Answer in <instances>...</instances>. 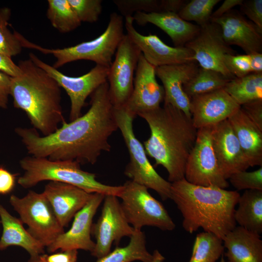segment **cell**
<instances>
[{
    "label": "cell",
    "instance_id": "cell-29",
    "mask_svg": "<svg viewBox=\"0 0 262 262\" xmlns=\"http://www.w3.org/2000/svg\"><path fill=\"white\" fill-rule=\"evenodd\" d=\"M223 89L240 106L262 99V73H251L235 78L229 81Z\"/></svg>",
    "mask_w": 262,
    "mask_h": 262
},
{
    "label": "cell",
    "instance_id": "cell-43",
    "mask_svg": "<svg viewBox=\"0 0 262 262\" xmlns=\"http://www.w3.org/2000/svg\"><path fill=\"white\" fill-rule=\"evenodd\" d=\"M12 77L0 71V108L6 109Z\"/></svg>",
    "mask_w": 262,
    "mask_h": 262
},
{
    "label": "cell",
    "instance_id": "cell-11",
    "mask_svg": "<svg viewBox=\"0 0 262 262\" xmlns=\"http://www.w3.org/2000/svg\"><path fill=\"white\" fill-rule=\"evenodd\" d=\"M29 58L53 78L60 87L66 91L70 100V121L82 115V110L87 98L100 85L107 82L109 69L108 66L96 65L83 75L70 77L44 62L33 53L29 54Z\"/></svg>",
    "mask_w": 262,
    "mask_h": 262
},
{
    "label": "cell",
    "instance_id": "cell-35",
    "mask_svg": "<svg viewBox=\"0 0 262 262\" xmlns=\"http://www.w3.org/2000/svg\"><path fill=\"white\" fill-rule=\"evenodd\" d=\"M113 2L125 17L132 16L138 12H162L161 0H114Z\"/></svg>",
    "mask_w": 262,
    "mask_h": 262
},
{
    "label": "cell",
    "instance_id": "cell-40",
    "mask_svg": "<svg viewBox=\"0 0 262 262\" xmlns=\"http://www.w3.org/2000/svg\"><path fill=\"white\" fill-rule=\"evenodd\" d=\"M240 107L250 120L262 131V99L248 102Z\"/></svg>",
    "mask_w": 262,
    "mask_h": 262
},
{
    "label": "cell",
    "instance_id": "cell-9",
    "mask_svg": "<svg viewBox=\"0 0 262 262\" xmlns=\"http://www.w3.org/2000/svg\"><path fill=\"white\" fill-rule=\"evenodd\" d=\"M9 202L22 222L27 225L28 232L45 247L65 232L43 192L31 190L22 197L12 195Z\"/></svg>",
    "mask_w": 262,
    "mask_h": 262
},
{
    "label": "cell",
    "instance_id": "cell-13",
    "mask_svg": "<svg viewBox=\"0 0 262 262\" xmlns=\"http://www.w3.org/2000/svg\"><path fill=\"white\" fill-rule=\"evenodd\" d=\"M118 198L105 196L101 214L92 225L91 234L96 242L91 254L97 259L109 253L113 244L118 246L123 237H130L134 231L124 215Z\"/></svg>",
    "mask_w": 262,
    "mask_h": 262
},
{
    "label": "cell",
    "instance_id": "cell-24",
    "mask_svg": "<svg viewBox=\"0 0 262 262\" xmlns=\"http://www.w3.org/2000/svg\"><path fill=\"white\" fill-rule=\"evenodd\" d=\"M222 240L227 262H262L260 234L236 226Z\"/></svg>",
    "mask_w": 262,
    "mask_h": 262
},
{
    "label": "cell",
    "instance_id": "cell-20",
    "mask_svg": "<svg viewBox=\"0 0 262 262\" xmlns=\"http://www.w3.org/2000/svg\"><path fill=\"white\" fill-rule=\"evenodd\" d=\"M220 26L223 38L229 46L240 47L246 54L262 52V31L238 11L232 9L211 19Z\"/></svg>",
    "mask_w": 262,
    "mask_h": 262
},
{
    "label": "cell",
    "instance_id": "cell-51",
    "mask_svg": "<svg viewBox=\"0 0 262 262\" xmlns=\"http://www.w3.org/2000/svg\"></svg>",
    "mask_w": 262,
    "mask_h": 262
},
{
    "label": "cell",
    "instance_id": "cell-26",
    "mask_svg": "<svg viewBox=\"0 0 262 262\" xmlns=\"http://www.w3.org/2000/svg\"><path fill=\"white\" fill-rule=\"evenodd\" d=\"M250 167L262 166V131L241 107L228 119Z\"/></svg>",
    "mask_w": 262,
    "mask_h": 262
},
{
    "label": "cell",
    "instance_id": "cell-28",
    "mask_svg": "<svg viewBox=\"0 0 262 262\" xmlns=\"http://www.w3.org/2000/svg\"><path fill=\"white\" fill-rule=\"evenodd\" d=\"M128 245L116 247L96 262H151L153 258L147 249L146 236L141 229H135Z\"/></svg>",
    "mask_w": 262,
    "mask_h": 262
},
{
    "label": "cell",
    "instance_id": "cell-16",
    "mask_svg": "<svg viewBox=\"0 0 262 262\" xmlns=\"http://www.w3.org/2000/svg\"><path fill=\"white\" fill-rule=\"evenodd\" d=\"M104 197L102 194L93 193L90 200L74 216L71 228L48 246L47 251L53 253L58 249H82L91 252L95 246L91 237L93 220Z\"/></svg>",
    "mask_w": 262,
    "mask_h": 262
},
{
    "label": "cell",
    "instance_id": "cell-47",
    "mask_svg": "<svg viewBox=\"0 0 262 262\" xmlns=\"http://www.w3.org/2000/svg\"><path fill=\"white\" fill-rule=\"evenodd\" d=\"M249 55L251 72L262 73V53H255Z\"/></svg>",
    "mask_w": 262,
    "mask_h": 262
},
{
    "label": "cell",
    "instance_id": "cell-4",
    "mask_svg": "<svg viewBox=\"0 0 262 262\" xmlns=\"http://www.w3.org/2000/svg\"><path fill=\"white\" fill-rule=\"evenodd\" d=\"M18 65L20 73L12 77L10 85L13 105L26 113L33 129L49 135L65 121L61 87L31 59L20 60Z\"/></svg>",
    "mask_w": 262,
    "mask_h": 262
},
{
    "label": "cell",
    "instance_id": "cell-19",
    "mask_svg": "<svg viewBox=\"0 0 262 262\" xmlns=\"http://www.w3.org/2000/svg\"><path fill=\"white\" fill-rule=\"evenodd\" d=\"M212 144L219 168L226 180L250 167L228 119L213 126Z\"/></svg>",
    "mask_w": 262,
    "mask_h": 262
},
{
    "label": "cell",
    "instance_id": "cell-37",
    "mask_svg": "<svg viewBox=\"0 0 262 262\" xmlns=\"http://www.w3.org/2000/svg\"><path fill=\"white\" fill-rule=\"evenodd\" d=\"M229 179L237 190H262V166L253 171L245 170L236 172Z\"/></svg>",
    "mask_w": 262,
    "mask_h": 262
},
{
    "label": "cell",
    "instance_id": "cell-10",
    "mask_svg": "<svg viewBox=\"0 0 262 262\" xmlns=\"http://www.w3.org/2000/svg\"><path fill=\"white\" fill-rule=\"evenodd\" d=\"M213 128L210 126L197 130L195 145L186 163L184 179L196 185L226 189L229 184L219 168L213 148Z\"/></svg>",
    "mask_w": 262,
    "mask_h": 262
},
{
    "label": "cell",
    "instance_id": "cell-5",
    "mask_svg": "<svg viewBox=\"0 0 262 262\" xmlns=\"http://www.w3.org/2000/svg\"><path fill=\"white\" fill-rule=\"evenodd\" d=\"M19 164L24 173L18 178L17 182L24 188L49 180L69 184L89 193L118 197L123 190V185L111 186L98 181L95 174L82 170L80 164L74 161H52L30 155L22 158Z\"/></svg>",
    "mask_w": 262,
    "mask_h": 262
},
{
    "label": "cell",
    "instance_id": "cell-45",
    "mask_svg": "<svg viewBox=\"0 0 262 262\" xmlns=\"http://www.w3.org/2000/svg\"><path fill=\"white\" fill-rule=\"evenodd\" d=\"M162 12L178 13L188 2L186 0H161Z\"/></svg>",
    "mask_w": 262,
    "mask_h": 262
},
{
    "label": "cell",
    "instance_id": "cell-36",
    "mask_svg": "<svg viewBox=\"0 0 262 262\" xmlns=\"http://www.w3.org/2000/svg\"><path fill=\"white\" fill-rule=\"evenodd\" d=\"M80 21L96 22L102 11L101 0H68Z\"/></svg>",
    "mask_w": 262,
    "mask_h": 262
},
{
    "label": "cell",
    "instance_id": "cell-39",
    "mask_svg": "<svg viewBox=\"0 0 262 262\" xmlns=\"http://www.w3.org/2000/svg\"><path fill=\"white\" fill-rule=\"evenodd\" d=\"M240 6L241 14L262 31V0H243Z\"/></svg>",
    "mask_w": 262,
    "mask_h": 262
},
{
    "label": "cell",
    "instance_id": "cell-41",
    "mask_svg": "<svg viewBox=\"0 0 262 262\" xmlns=\"http://www.w3.org/2000/svg\"><path fill=\"white\" fill-rule=\"evenodd\" d=\"M16 175L0 166V195L10 193L16 184Z\"/></svg>",
    "mask_w": 262,
    "mask_h": 262
},
{
    "label": "cell",
    "instance_id": "cell-30",
    "mask_svg": "<svg viewBox=\"0 0 262 262\" xmlns=\"http://www.w3.org/2000/svg\"><path fill=\"white\" fill-rule=\"evenodd\" d=\"M230 80L219 72L199 67L196 73L184 84L183 89L190 98L223 88Z\"/></svg>",
    "mask_w": 262,
    "mask_h": 262
},
{
    "label": "cell",
    "instance_id": "cell-3",
    "mask_svg": "<svg viewBox=\"0 0 262 262\" xmlns=\"http://www.w3.org/2000/svg\"><path fill=\"white\" fill-rule=\"evenodd\" d=\"M240 194L215 186L193 184L184 178L171 183V197L190 233L200 228L223 239L236 226L234 218Z\"/></svg>",
    "mask_w": 262,
    "mask_h": 262
},
{
    "label": "cell",
    "instance_id": "cell-38",
    "mask_svg": "<svg viewBox=\"0 0 262 262\" xmlns=\"http://www.w3.org/2000/svg\"><path fill=\"white\" fill-rule=\"evenodd\" d=\"M224 63L235 78H241L252 73L249 54H227Z\"/></svg>",
    "mask_w": 262,
    "mask_h": 262
},
{
    "label": "cell",
    "instance_id": "cell-25",
    "mask_svg": "<svg viewBox=\"0 0 262 262\" xmlns=\"http://www.w3.org/2000/svg\"><path fill=\"white\" fill-rule=\"evenodd\" d=\"M0 221L3 228L0 251L11 246L21 247L30 255L28 262H35L41 255L45 254V247L24 228L21 220L12 215L0 202Z\"/></svg>",
    "mask_w": 262,
    "mask_h": 262
},
{
    "label": "cell",
    "instance_id": "cell-7",
    "mask_svg": "<svg viewBox=\"0 0 262 262\" xmlns=\"http://www.w3.org/2000/svg\"><path fill=\"white\" fill-rule=\"evenodd\" d=\"M114 111L118 129L121 132L130 155L125 175L133 181L156 191L162 200L170 199L171 183L156 172L147 157L144 147L134 133L132 121L135 116L125 106H114Z\"/></svg>",
    "mask_w": 262,
    "mask_h": 262
},
{
    "label": "cell",
    "instance_id": "cell-6",
    "mask_svg": "<svg viewBox=\"0 0 262 262\" xmlns=\"http://www.w3.org/2000/svg\"><path fill=\"white\" fill-rule=\"evenodd\" d=\"M123 17L116 13L110 15L107 28L95 39L62 49H48L34 44L20 34L19 38L23 48L36 49L45 54H52L56 61L53 66L58 69L78 60H88L96 65L110 67L113 57L124 35Z\"/></svg>",
    "mask_w": 262,
    "mask_h": 262
},
{
    "label": "cell",
    "instance_id": "cell-14",
    "mask_svg": "<svg viewBox=\"0 0 262 262\" xmlns=\"http://www.w3.org/2000/svg\"><path fill=\"white\" fill-rule=\"evenodd\" d=\"M185 47L191 49L194 59L200 67L220 72L229 80L235 77L226 68L224 59L227 54L236 52L224 41L221 28L210 21L200 27L198 34Z\"/></svg>",
    "mask_w": 262,
    "mask_h": 262
},
{
    "label": "cell",
    "instance_id": "cell-27",
    "mask_svg": "<svg viewBox=\"0 0 262 262\" xmlns=\"http://www.w3.org/2000/svg\"><path fill=\"white\" fill-rule=\"evenodd\" d=\"M234 218L236 224L259 234L262 233V190H245L240 196Z\"/></svg>",
    "mask_w": 262,
    "mask_h": 262
},
{
    "label": "cell",
    "instance_id": "cell-48",
    "mask_svg": "<svg viewBox=\"0 0 262 262\" xmlns=\"http://www.w3.org/2000/svg\"><path fill=\"white\" fill-rule=\"evenodd\" d=\"M153 258L151 262H164V257L158 250H155L152 254Z\"/></svg>",
    "mask_w": 262,
    "mask_h": 262
},
{
    "label": "cell",
    "instance_id": "cell-46",
    "mask_svg": "<svg viewBox=\"0 0 262 262\" xmlns=\"http://www.w3.org/2000/svg\"><path fill=\"white\" fill-rule=\"evenodd\" d=\"M244 0H225L221 6L212 14L211 19L218 18L237 5H240Z\"/></svg>",
    "mask_w": 262,
    "mask_h": 262
},
{
    "label": "cell",
    "instance_id": "cell-49",
    "mask_svg": "<svg viewBox=\"0 0 262 262\" xmlns=\"http://www.w3.org/2000/svg\"><path fill=\"white\" fill-rule=\"evenodd\" d=\"M47 254L41 255L35 262H48L46 259Z\"/></svg>",
    "mask_w": 262,
    "mask_h": 262
},
{
    "label": "cell",
    "instance_id": "cell-33",
    "mask_svg": "<svg viewBox=\"0 0 262 262\" xmlns=\"http://www.w3.org/2000/svg\"><path fill=\"white\" fill-rule=\"evenodd\" d=\"M220 0H191L178 13L183 20L193 21L200 27L210 22L214 7Z\"/></svg>",
    "mask_w": 262,
    "mask_h": 262
},
{
    "label": "cell",
    "instance_id": "cell-50",
    "mask_svg": "<svg viewBox=\"0 0 262 262\" xmlns=\"http://www.w3.org/2000/svg\"><path fill=\"white\" fill-rule=\"evenodd\" d=\"M220 262H225V259H224V255H222L221 257V260H220Z\"/></svg>",
    "mask_w": 262,
    "mask_h": 262
},
{
    "label": "cell",
    "instance_id": "cell-34",
    "mask_svg": "<svg viewBox=\"0 0 262 262\" xmlns=\"http://www.w3.org/2000/svg\"><path fill=\"white\" fill-rule=\"evenodd\" d=\"M11 10L6 7L0 8V53L11 57L20 53L22 46L17 32H11L8 27Z\"/></svg>",
    "mask_w": 262,
    "mask_h": 262
},
{
    "label": "cell",
    "instance_id": "cell-31",
    "mask_svg": "<svg viewBox=\"0 0 262 262\" xmlns=\"http://www.w3.org/2000/svg\"><path fill=\"white\" fill-rule=\"evenodd\" d=\"M47 16L52 26L61 33H67L81 24L68 0H48Z\"/></svg>",
    "mask_w": 262,
    "mask_h": 262
},
{
    "label": "cell",
    "instance_id": "cell-21",
    "mask_svg": "<svg viewBox=\"0 0 262 262\" xmlns=\"http://www.w3.org/2000/svg\"><path fill=\"white\" fill-rule=\"evenodd\" d=\"M199 68L194 61L155 67L156 75L162 82L164 91V104H170L191 117L190 99L183 89Z\"/></svg>",
    "mask_w": 262,
    "mask_h": 262
},
{
    "label": "cell",
    "instance_id": "cell-18",
    "mask_svg": "<svg viewBox=\"0 0 262 262\" xmlns=\"http://www.w3.org/2000/svg\"><path fill=\"white\" fill-rule=\"evenodd\" d=\"M240 108L223 88L190 98L192 120L197 130L228 119Z\"/></svg>",
    "mask_w": 262,
    "mask_h": 262
},
{
    "label": "cell",
    "instance_id": "cell-1",
    "mask_svg": "<svg viewBox=\"0 0 262 262\" xmlns=\"http://www.w3.org/2000/svg\"><path fill=\"white\" fill-rule=\"evenodd\" d=\"M90 107L85 114L47 136L33 128L17 127L15 132L32 156L52 161H74L95 164L103 151L111 150L110 136L118 129L107 82L90 95Z\"/></svg>",
    "mask_w": 262,
    "mask_h": 262
},
{
    "label": "cell",
    "instance_id": "cell-22",
    "mask_svg": "<svg viewBox=\"0 0 262 262\" xmlns=\"http://www.w3.org/2000/svg\"><path fill=\"white\" fill-rule=\"evenodd\" d=\"M43 193L63 228L67 226L93 194L74 185L53 181L46 185Z\"/></svg>",
    "mask_w": 262,
    "mask_h": 262
},
{
    "label": "cell",
    "instance_id": "cell-15",
    "mask_svg": "<svg viewBox=\"0 0 262 262\" xmlns=\"http://www.w3.org/2000/svg\"><path fill=\"white\" fill-rule=\"evenodd\" d=\"M125 18L126 34L138 47L145 59L155 67L195 61L194 53L190 49L170 47L155 34L143 35L134 28L132 16Z\"/></svg>",
    "mask_w": 262,
    "mask_h": 262
},
{
    "label": "cell",
    "instance_id": "cell-12",
    "mask_svg": "<svg viewBox=\"0 0 262 262\" xmlns=\"http://www.w3.org/2000/svg\"><path fill=\"white\" fill-rule=\"evenodd\" d=\"M141 51L125 34L109 67L107 76L109 93L114 107L126 106L133 87L134 74Z\"/></svg>",
    "mask_w": 262,
    "mask_h": 262
},
{
    "label": "cell",
    "instance_id": "cell-44",
    "mask_svg": "<svg viewBox=\"0 0 262 262\" xmlns=\"http://www.w3.org/2000/svg\"><path fill=\"white\" fill-rule=\"evenodd\" d=\"M77 259L78 250L75 249L61 250L46 256L48 262H77Z\"/></svg>",
    "mask_w": 262,
    "mask_h": 262
},
{
    "label": "cell",
    "instance_id": "cell-23",
    "mask_svg": "<svg viewBox=\"0 0 262 262\" xmlns=\"http://www.w3.org/2000/svg\"><path fill=\"white\" fill-rule=\"evenodd\" d=\"M133 20L140 26L152 24L164 31L171 38L175 47H183L198 33L200 27L182 19L178 13L164 12H136Z\"/></svg>",
    "mask_w": 262,
    "mask_h": 262
},
{
    "label": "cell",
    "instance_id": "cell-2",
    "mask_svg": "<svg viewBox=\"0 0 262 262\" xmlns=\"http://www.w3.org/2000/svg\"><path fill=\"white\" fill-rule=\"evenodd\" d=\"M150 131L144 142L147 154L167 171L170 183L184 178L186 163L195 145L197 129L192 117L168 104L138 115Z\"/></svg>",
    "mask_w": 262,
    "mask_h": 262
},
{
    "label": "cell",
    "instance_id": "cell-17",
    "mask_svg": "<svg viewBox=\"0 0 262 262\" xmlns=\"http://www.w3.org/2000/svg\"><path fill=\"white\" fill-rule=\"evenodd\" d=\"M155 67L142 54L139 59L131 97L125 107L134 116L155 109L164 100V91L156 78Z\"/></svg>",
    "mask_w": 262,
    "mask_h": 262
},
{
    "label": "cell",
    "instance_id": "cell-32",
    "mask_svg": "<svg viewBox=\"0 0 262 262\" xmlns=\"http://www.w3.org/2000/svg\"><path fill=\"white\" fill-rule=\"evenodd\" d=\"M223 240L213 233H197L189 262H216L224 253Z\"/></svg>",
    "mask_w": 262,
    "mask_h": 262
},
{
    "label": "cell",
    "instance_id": "cell-8",
    "mask_svg": "<svg viewBox=\"0 0 262 262\" xmlns=\"http://www.w3.org/2000/svg\"><path fill=\"white\" fill-rule=\"evenodd\" d=\"M121 206L128 222L135 229L145 226L171 231L176 225L163 204L152 196L145 186L126 181L119 197Z\"/></svg>",
    "mask_w": 262,
    "mask_h": 262
},
{
    "label": "cell",
    "instance_id": "cell-42",
    "mask_svg": "<svg viewBox=\"0 0 262 262\" xmlns=\"http://www.w3.org/2000/svg\"><path fill=\"white\" fill-rule=\"evenodd\" d=\"M0 71L13 78L20 74V68L11 57L0 53Z\"/></svg>",
    "mask_w": 262,
    "mask_h": 262
}]
</instances>
